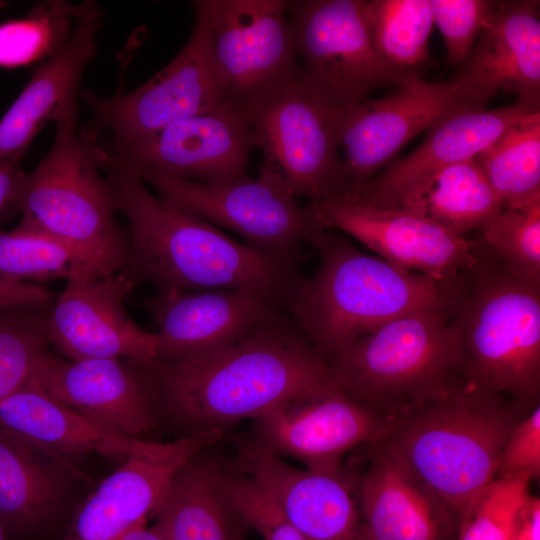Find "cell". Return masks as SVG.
<instances>
[{"label": "cell", "mask_w": 540, "mask_h": 540, "mask_svg": "<svg viewBox=\"0 0 540 540\" xmlns=\"http://www.w3.org/2000/svg\"><path fill=\"white\" fill-rule=\"evenodd\" d=\"M102 147V146H101ZM102 170L114 209L127 221L121 269L137 286L160 290H236L288 313L305 276L301 258L263 252L154 195L131 167L103 148Z\"/></svg>", "instance_id": "cell-1"}, {"label": "cell", "mask_w": 540, "mask_h": 540, "mask_svg": "<svg viewBox=\"0 0 540 540\" xmlns=\"http://www.w3.org/2000/svg\"><path fill=\"white\" fill-rule=\"evenodd\" d=\"M145 366L159 413L184 436L222 432L284 402L340 388L326 359L285 312L216 351Z\"/></svg>", "instance_id": "cell-2"}, {"label": "cell", "mask_w": 540, "mask_h": 540, "mask_svg": "<svg viewBox=\"0 0 540 540\" xmlns=\"http://www.w3.org/2000/svg\"><path fill=\"white\" fill-rule=\"evenodd\" d=\"M319 265L305 278L288 315L326 359L385 323L427 308L454 307L461 284L398 267L353 246L336 230L320 229L308 241Z\"/></svg>", "instance_id": "cell-3"}, {"label": "cell", "mask_w": 540, "mask_h": 540, "mask_svg": "<svg viewBox=\"0 0 540 540\" xmlns=\"http://www.w3.org/2000/svg\"><path fill=\"white\" fill-rule=\"evenodd\" d=\"M512 401L456 381L395 418L383 441L454 512L495 478L503 446L528 414Z\"/></svg>", "instance_id": "cell-4"}, {"label": "cell", "mask_w": 540, "mask_h": 540, "mask_svg": "<svg viewBox=\"0 0 540 540\" xmlns=\"http://www.w3.org/2000/svg\"><path fill=\"white\" fill-rule=\"evenodd\" d=\"M458 380L526 412L540 403V285L508 273L480 240L454 307Z\"/></svg>", "instance_id": "cell-5"}, {"label": "cell", "mask_w": 540, "mask_h": 540, "mask_svg": "<svg viewBox=\"0 0 540 540\" xmlns=\"http://www.w3.org/2000/svg\"><path fill=\"white\" fill-rule=\"evenodd\" d=\"M78 104L55 122L48 153L25 173L8 216L22 219L63 241L95 275L120 271L125 264L128 230L121 226L102 170L97 139L77 129Z\"/></svg>", "instance_id": "cell-6"}, {"label": "cell", "mask_w": 540, "mask_h": 540, "mask_svg": "<svg viewBox=\"0 0 540 540\" xmlns=\"http://www.w3.org/2000/svg\"><path fill=\"white\" fill-rule=\"evenodd\" d=\"M454 307L405 314L333 355L327 362L341 389L397 418L454 384L460 372Z\"/></svg>", "instance_id": "cell-7"}, {"label": "cell", "mask_w": 540, "mask_h": 540, "mask_svg": "<svg viewBox=\"0 0 540 540\" xmlns=\"http://www.w3.org/2000/svg\"><path fill=\"white\" fill-rule=\"evenodd\" d=\"M192 5L224 106L249 120L297 84L285 0H195Z\"/></svg>", "instance_id": "cell-8"}, {"label": "cell", "mask_w": 540, "mask_h": 540, "mask_svg": "<svg viewBox=\"0 0 540 540\" xmlns=\"http://www.w3.org/2000/svg\"><path fill=\"white\" fill-rule=\"evenodd\" d=\"M364 2L285 1L297 55V85L331 108L354 105L380 87L403 82L373 47Z\"/></svg>", "instance_id": "cell-9"}, {"label": "cell", "mask_w": 540, "mask_h": 540, "mask_svg": "<svg viewBox=\"0 0 540 540\" xmlns=\"http://www.w3.org/2000/svg\"><path fill=\"white\" fill-rule=\"evenodd\" d=\"M134 170V169H133ZM164 201L229 229L257 250L301 258L299 248L321 228L274 175L247 172L220 182H198L150 170H135Z\"/></svg>", "instance_id": "cell-10"}, {"label": "cell", "mask_w": 540, "mask_h": 540, "mask_svg": "<svg viewBox=\"0 0 540 540\" xmlns=\"http://www.w3.org/2000/svg\"><path fill=\"white\" fill-rule=\"evenodd\" d=\"M486 103L455 76L441 82L411 76L394 94L338 108L347 193L384 169L421 132L451 115L484 109Z\"/></svg>", "instance_id": "cell-11"}, {"label": "cell", "mask_w": 540, "mask_h": 540, "mask_svg": "<svg viewBox=\"0 0 540 540\" xmlns=\"http://www.w3.org/2000/svg\"><path fill=\"white\" fill-rule=\"evenodd\" d=\"M248 122L263 154L260 170L276 176L294 197L320 202L349 191L338 108L313 100L296 84Z\"/></svg>", "instance_id": "cell-12"}, {"label": "cell", "mask_w": 540, "mask_h": 540, "mask_svg": "<svg viewBox=\"0 0 540 540\" xmlns=\"http://www.w3.org/2000/svg\"><path fill=\"white\" fill-rule=\"evenodd\" d=\"M321 229L341 231L378 257L407 270L457 285L477 260L478 241L454 234L399 208L347 195L304 206Z\"/></svg>", "instance_id": "cell-13"}, {"label": "cell", "mask_w": 540, "mask_h": 540, "mask_svg": "<svg viewBox=\"0 0 540 540\" xmlns=\"http://www.w3.org/2000/svg\"><path fill=\"white\" fill-rule=\"evenodd\" d=\"M80 96L91 110L81 130L113 143L136 140L223 105L196 26L176 57L136 89L111 96L83 90Z\"/></svg>", "instance_id": "cell-14"}, {"label": "cell", "mask_w": 540, "mask_h": 540, "mask_svg": "<svg viewBox=\"0 0 540 540\" xmlns=\"http://www.w3.org/2000/svg\"><path fill=\"white\" fill-rule=\"evenodd\" d=\"M255 421V442L266 450L297 459L309 471L338 474L348 453L385 439L395 418L340 387L284 402Z\"/></svg>", "instance_id": "cell-15"}, {"label": "cell", "mask_w": 540, "mask_h": 540, "mask_svg": "<svg viewBox=\"0 0 540 540\" xmlns=\"http://www.w3.org/2000/svg\"><path fill=\"white\" fill-rule=\"evenodd\" d=\"M134 288L122 270L67 281L48 308L50 346L72 361L117 358L153 363L158 337L136 323L126 308Z\"/></svg>", "instance_id": "cell-16"}, {"label": "cell", "mask_w": 540, "mask_h": 540, "mask_svg": "<svg viewBox=\"0 0 540 540\" xmlns=\"http://www.w3.org/2000/svg\"><path fill=\"white\" fill-rule=\"evenodd\" d=\"M97 141L134 170L206 183L247 172L250 154L257 148L248 120L224 105L127 143Z\"/></svg>", "instance_id": "cell-17"}, {"label": "cell", "mask_w": 540, "mask_h": 540, "mask_svg": "<svg viewBox=\"0 0 540 540\" xmlns=\"http://www.w3.org/2000/svg\"><path fill=\"white\" fill-rule=\"evenodd\" d=\"M222 437L219 430L151 442L106 477L74 512L61 540H117L158 510L177 470Z\"/></svg>", "instance_id": "cell-18"}, {"label": "cell", "mask_w": 540, "mask_h": 540, "mask_svg": "<svg viewBox=\"0 0 540 540\" xmlns=\"http://www.w3.org/2000/svg\"><path fill=\"white\" fill-rule=\"evenodd\" d=\"M35 381L51 397L117 434L136 438L157 423L150 371L126 359L66 360L48 353Z\"/></svg>", "instance_id": "cell-19"}, {"label": "cell", "mask_w": 540, "mask_h": 540, "mask_svg": "<svg viewBox=\"0 0 540 540\" xmlns=\"http://www.w3.org/2000/svg\"><path fill=\"white\" fill-rule=\"evenodd\" d=\"M345 468L370 540H454L458 519L382 440Z\"/></svg>", "instance_id": "cell-20"}, {"label": "cell", "mask_w": 540, "mask_h": 540, "mask_svg": "<svg viewBox=\"0 0 540 540\" xmlns=\"http://www.w3.org/2000/svg\"><path fill=\"white\" fill-rule=\"evenodd\" d=\"M82 476L58 452L0 426V520L11 540L64 536Z\"/></svg>", "instance_id": "cell-21"}, {"label": "cell", "mask_w": 540, "mask_h": 540, "mask_svg": "<svg viewBox=\"0 0 540 540\" xmlns=\"http://www.w3.org/2000/svg\"><path fill=\"white\" fill-rule=\"evenodd\" d=\"M157 327V363H175L234 343L285 312L236 290H160L146 300ZM286 313V312H285Z\"/></svg>", "instance_id": "cell-22"}, {"label": "cell", "mask_w": 540, "mask_h": 540, "mask_svg": "<svg viewBox=\"0 0 540 540\" xmlns=\"http://www.w3.org/2000/svg\"><path fill=\"white\" fill-rule=\"evenodd\" d=\"M234 467L271 493L306 540H370L344 467L338 474L299 469L255 441L240 448Z\"/></svg>", "instance_id": "cell-23"}, {"label": "cell", "mask_w": 540, "mask_h": 540, "mask_svg": "<svg viewBox=\"0 0 540 540\" xmlns=\"http://www.w3.org/2000/svg\"><path fill=\"white\" fill-rule=\"evenodd\" d=\"M102 19L103 10L94 1L84 2L68 39L35 67L0 120V163L21 162L42 128L78 104L80 83L96 54Z\"/></svg>", "instance_id": "cell-24"}, {"label": "cell", "mask_w": 540, "mask_h": 540, "mask_svg": "<svg viewBox=\"0 0 540 540\" xmlns=\"http://www.w3.org/2000/svg\"><path fill=\"white\" fill-rule=\"evenodd\" d=\"M539 1H495L456 76L488 102L498 91L540 109Z\"/></svg>", "instance_id": "cell-25"}, {"label": "cell", "mask_w": 540, "mask_h": 540, "mask_svg": "<svg viewBox=\"0 0 540 540\" xmlns=\"http://www.w3.org/2000/svg\"><path fill=\"white\" fill-rule=\"evenodd\" d=\"M539 112L540 109L515 102L497 109L451 115L431 128L415 150L391 162L364 185L345 195L391 208L420 179L443 167L474 158L511 126Z\"/></svg>", "instance_id": "cell-26"}, {"label": "cell", "mask_w": 540, "mask_h": 540, "mask_svg": "<svg viewBox=\"0 0 540 540\" xmlns=\"http://www.w3.org/2000/svg\"><path fill=\"white\" fill-rule=\"evenodd\" d=\"M0 426L15 431L56 452H97L124 459L151 444L130 438L62 404L35 379L0 400Z\"/></svg>", "instance_id": "cell-27"}, {"label": "cell", "mask_w": 540, "mask_h": 540, "mask_svg": "<svg viewBox=\"0 0 540 540\" xmlns=\"http://www.w3.org/2000/svg\"><path fill=\"white\" fill-rule=\"evenodd\" d=\"M201 451L173 476L151 529L163 540H239V516L221 484L222 466Z\"/></svg>", "instance_id": "cell-28"}, {"label": "cell", "mask_w": 540, "mask_h": 540, "mask_svg": "<svg viewBox=\"0 0 540 540\" xmlns=\"http://www.w3.org/2000/svg\"><path fill=\"white\" fill-rule=\"evenodd\" d=\"M391 208L407 210L465 236L479 229L503 205L474 157L420 179Z\"/></svg>", "instance_id": "cell-29"}, {"label": "cell", "mask_w": 540, "mask_h": 540, "mask_svg": "<svg viewBox=\"0 0 540 540\" xmlns=\"http://www.w3.org/2000/svg\"><path fill=\"white\" fill-rule=\"evenodd\" d=\"M364 12L381 61L402 81L421 77L434 26L429 0H365Z\"/></svg>", "instance_id": "cell-30"}, {"label": "cell", "mask_w": 540, "mask_h": 540, "mask_svg": "<svg viewBox=\"0 0 540 540\" xmlns=\"http://www.w3.org/2000/svg\"><path fill=\"white\" fill-rule=\"evenodd\" d=\"M504 207L540 201V112L511 126L475 156Z\"/></svg>", "instance_id": "cell-31"}, {"label": "cell", "mask_w": 540, "mask_h": 540, "mask_svg": "<svg viewBox=\"0 0 540 540\" xmlns=\"http://www.w3.org/2000/svg\"><path fill=\"white\" fill-rule=\"evenodd\" d=\"M82 274L95 275L79 253L35 225L21 219L13 230L0 231L2 278L40 284Z\"/></svg>", "instance_id": "cell-32"}, {"label": "cell", "mask_w": 540, "mask_h": 540, "mask_svg": "<svg viewBox=\"0 0 540 540\" xmlns=\"http://www.w3.org/2000/svg\"><path fill=\"white\" fill-rule=\"evenodd\" d=\"M50 303L0 302V400L31 383L51 352Z\"/></svg>", "instance_id": "cell-33"}, {"label": "cell", "mask_w": 540, "mask_h": 540, "mask_svg": "<svg viewBox=\"0 0 540 540\" xmlns=\"http://www.w3.org/2000/svg\"><path fill=\"white\" fill-rule=\"evenodd\" d=\"M84 3L45 1L26 17L0 24V67L15 69L42 63L70 36Z\"/></svg>", "instance_id": "cell-34"}, {"label": "cell", "mask_w": 540, "mask_h": 540, "mask_svg": "<svg viewBox=\"0 0 540 540\" xmlns=\"http://www.w3.org/2000/svg\"><path fill=\"white\" fill-rule=\"evenodd\" d=\"M479 229L481 241L508 273L540 285V201L504 207Z\"/></svg>", "instance_id": "cell-35"}, {"label": "cell", "mask_w": 540, "mask_h": 540, "mask_svg": "<svg viewBox=\"0 0 540 540\" xmlns=\"http://www.w3.org/2000/svg\"><path fill=\"white\" fill-rule=\"evenodd\" d=\"M530 479L494 478L469 503L456 540H513L529 497Z\"/></svg>", "instance_id": "cell-36"}, {"label": "cell", "mask_w": 540, "mask_h": 540, "mask_svg": "<svg viewBox=\"0 0 540 540\" xmlns=\"http://www.w3.org/2000/svg\"><path fill=\"white\" fill-rule=\"evenodd\" d=\"M221 484L239 518L264 540H306L271 493L253 477L222 468Z\"/></svg>", "instance_id": "cell-37"}, {"label": "cell", "mask_w": 540, "mask_h": 540, "mask_svg": "<svg viewBox=\"0 0 540 540\" xmlns=\"http://www.w3.org/2000/svg\"><path fill=\"white\" fill-rule=\"evenodd\" d=\"M434 25L441 32L449 63L461 67L468 59L495 1L429 0Z\"/></svg>", "instance_id": "cell-38"}, {"label": "cell", "mask_w": 540, "mask_h": 540, "mask_svg": "<svg viewBox=\"0 0 540 540\" xmlns=\"http://www.w3.org/2000/svg\"><path fill=\"white\" fill-rule=\"evenodd\" d=\"M540 475V405L530 411L506 440L495 478L515 477L532 480Z\"/></svg>", "instance_id": "cell-39"}, {"label": "cell", "mask_w": 540, "mask_h": 540, "mask_svg": "<svg viewBox=\"0 0 540 540\" xmlns=\"http://www.w3.org/2000/svg\"><path fill=\"white\" fill-rule=\"evenodd\" d=\"M55 296L43 285L14 282L0 276V302L50 303Z\"/></svg>", "instance_id": "cell-40"}, {"label": "cell", "mask_w": 540, "mask_h": 540, "mask_svg": "<svg viewBox=\"0 0 540 540\" xmlns=\"http://www.w3.org/2000/svg\"><path fill=\"white\" fill-rule=\"evenodd\" d=\"M24 175L21 162L0 163V225L8 216L9 208Z\"/></svg>", "instance_id": "cell-41"}, {"label": "cell", "mask_w": 540, "mask_h": 540, "mask_svg": "<svg viewBox=\"0 0 540 540\" xmlns=\"http://www.w3.org/2000/svg\"><path fill=\"white\" fill-rule=\"evenodd\" d=\"M513 540H540V500L529 495L520 514Z\"/></svg>", "instance_id": "cell-42"}, {"label": "cell", "mask_w": 540, "mask_h": 540, "mask_svg": "<svg viewBox=\"0 0 540 540\" xmlns=\"http://www.w3.org/2000/svg\"><path fill=\"white\" fill-rule=\"evenodd\" d=\"M117 540H163L151 528H146V522H142L125 532Z\"/></svg>", "instance_id": "cell-43"}, {"label": "cell", "mask_w": 540, "mask_h": 540, "mask_svg": "<svg viewBox=\"0 0 540 540\" xmlns=\"http://www.w3.org/2000/svg\"><path fill=\"white\" fill-rule=\"evenodd\" d=\"M0 540H11L0 520Z\"/></svg>", "instance_id": "cell-44"}]
</instances>
